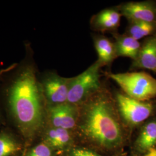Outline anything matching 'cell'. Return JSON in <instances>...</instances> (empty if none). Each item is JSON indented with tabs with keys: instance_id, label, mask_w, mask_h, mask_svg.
Instances as JSON below:
<instances>
[{
	"instance_id": "cell-1",
	"label": "cell",
	"mask_w": 156,
	"mask_h": 156,
	"mask_svg": "<svg viewBox=\"0 0 156 156\" xmlns=\"http://www.w3.org/2000/svg\"><path fill=\"white\" fill-rule=\"evenodd\" d=\"M77 125L87 139L101 147L112 149L123 140V131L114 96L102 87L78 105Z\"/></svg>"
},
{
	"instance_id": "cell-2",
	"label": "cell",
	"mask_w": 156,
	"mask_h": 156,
	"mask_svg": "<svg viewBox=\"0 0 156 156\" xmlns=\"http://www.w3.org/2000/svg\"><path fill=\"white\" fill-rule=\"evenodd\" d=\"M43 92L32 67L18 73L8 90L10 111L18 127L30 136L38 132L44 120Z\"/></svg>"
},
{
	"instance_id": "cell-3",
	"label": "cell",
	"mask_w": 156,
	"mask_h": 156,
	"mask_svg": "<svg viewBox=\"0 0 156 156\" xmlns=\"http://www.w3.org/2000/svg\"><path fill=\"white\" fill-rule=\"evenodd\" d=\"M107 76L133 99L147 102L156 97V79L148 73H109Z\"/></svg>"
},
{
	"instance_id": "cell-4",
	"label": "cell",
	"mask_w": 156,
	"mask_h": 156,
	"mask_svg": "<svg viewBox=\"0 0 156 156\" xmlns=\"http://www.w3.org/2000/svg\"><path fill=\"white\" fill-rule=\"evenodd\" d=\"M101 68L100 64L96 61L83 73L72 78L68 103L79 105L102 87L100 74Z\"/></svg>"
},
{
	"instance_id": "cell-5",
	"label": "cell",
	"mask_w": 156,
	"mask_h": 156,
	"mask_svg": "<svg viewBox=\"0 0 156 156\" xmlns=\"http://www.w3.org/2000/svg\"><path fill=\"white\" fill-rule=\"evenodd\" d=\"M114 97L120 117L129 126L134 127L144 123L154 111L152 103L135 100L123 92L116 93Z\"/></svg>"
},
{
	"instance_id": "cell-6",
	"label": "cell",
	"mask_w": 156,
	"mask_h": 156,
	"mask_svg": "<svg viewBox=\"0 0 156 156\" xmlns=\"http://www.w3.org/2000/svg\"><path fill=\"white\" fill-rule=\"evenodd\" d=\"M71 79L56 73H50L45 76L41 85L44 97L50 106L67 102Z\"/></svg>"
},
{
	"instance_id": "cell-7",
	"label": "cell",
	"mask_w": 156,
	"mask_h": 156,
	"mask_svg": "<svg viewBox=\"0 0 156 156\" xmlns=\"http://www.w3.org/2000/svg\"><path fill=\"white\" fill-rule=\"evenodd\" d=\"M128 22H144L156 24V2L154 1L128 2L117 6Z\"/></svg>"
},
{
	"instance_id": "cell-8",
	"label": "cell",
	"mask_w": 156,
	"mask_h": 156,
	"mask_svg": "<svg viewBox=\"0 0 156 156\" xmlns=\"http://www.w3.org/2000/svg\"><path fill=\"white\" fill-rule=\"evenodd\" d=\"M49 116L55 128L69 130L76 126L79 117V106L68 102L49 106Z\"/></svg>"
},
{
	"instance_id": "cell-9",
	"label": "cell",
	"mask_w": 156,
	"mask_h": 156,
	"mask_svg": "<svg viewBox=\"0 0 156 156\" xmlns=\"http://www.w3.org/2000/svg\"><path fill=\"white\" fill-rule=\"evenodd\" d=\"M122 15L117 6L106 8L91 17V28L101 33L115 31L120 24Z\"/></svg>"
},
{
	"instance_id": "cell-10",
	"label": "cell",
	"mask_w": 156,
	"mask_h": 156,
	"mask_svg": "<svg viewBox=\"0 0 156 156\" xmlns=\"http://www.w3.org/2000/svg\"><path fill=\"white\" fill-rule=\"evenodd\" d=\"M133 69H145L156 73V34L146 38L141 44L136 58L133 61Z\"/></svg>"
},
{
	"instance_id": "cell-11",
	"label": "cell",
	"mask_w": 156,
	"mask_h": 156,
	"mask_svg": "<svg viewBox=\"0 0 156 156\" xmlns=\"http://www.w3.org/2000/svg\"><path fill=\"white\" fill-rule=\"evenodd\" d=\"M95 49L98 55L97 62L101 67L109 66L117 58L115 42L103 35H96L94 37Z\"/></svg>"
},
{
	"instance_id": "cell-12",
	"label": "cell",
	"mask_w": 156,
	"mask_h": 156,
	"mask_svg": "<svg viewBox=\"0 0 156 156\" xmlns=\"http://www.w3.org/2000/svg\"><path fill=\"white\" fill-rule=\"evenodd\" d=\"M117 57H128L134 61L140 52L141 43L128 35L114 34Z\"/></svg>"
},
{
	"instance_id": "cell-13",
	"label": "cell",
	"mask_w": 156,
	"mask_h": 156,
	"mask_svg": "<svg viewBox=\"0 0 156 156\" xmlns=\"http://www.w3.org/2000/svg\"><path fill=\"white\" fill-rule=\"evenodd\" d=\"M156 145V118L145 123L136 140V146L141 152L147 153Z\"/></svg>"
},
{
	"instance_id": "cell-14",
	"label": "cell",
	"mask_w": 156,
	"mask_h": 156,
	"mask_svg": "<svg viewBox=\"0 0 156 156\" xmlns=\"http://www.w3.org/2000/svg\"><path fill=\"white\" fill-rule=\"evenodd\" d=\"M128 22L125 34L138 41L156 33V24L154 23L135 21Z\"/></svg>"
},
{
	"instance_id": "cell-15",
	"label": "cell",
	"mask_w": 156,
	"mask_h": 156,
	"mask_svg": "<svg viewBox=\"0 0 156 156\" xmlns=\"http://www.w3.org/2000/svg\"><path fill=\"white\" fill-rule=\"evenodd\" d=\"M20 149L16 140L8 134H0V156H10Z\"/></svg>"
},
{
	"instance_id": "cell-16",
	"label": "cell",
	"mask_w": 156,
	"mask_h": 156,
	"mask_svg": "<svg viewBox=\"0 0 156 156\" xmlns=\"http://www.w3.org/2000/svg\"><path fill=\"white\" fill-rule=\"evenodd\" d=\"M56 142L55 147L61 148L67 145L70 140L69 130L63 128H56Z\"/></svg>"
},
{
	"instance_id": "cell-17",
	"label": "cell",
	"mask_w": 156,
	"mask_h": 156,
	"mask_svg": "<svg viewBox=\"0 0 156 156\" xmlns=\"http://www.w3.org/2000/svg\"><path fill=\"white\" fill-rule=\"evenodd\" d=\"M27 156H51V151L49 146L41 144L34 147Z\"/></svg>"
},
{
	"instance_id": "cell-18",
	"label": "cell",
	"mask_w": 156,
	"mask_h": 156,
	"mask_svg": "<svg viewBox=\"0 0 156 156\" xmlns=\"http://www.w3.org/2000/svg\"><path fill=\"white\" fill-rule=\"evenodd\" d=\"M73 156H102L94 151L85 149H76L73 150Z\"/></svg>"
},
{
	"instance_id": "cell-19",
	"label": "cell",
	"mask_w": 156,
	"mask_h": 156,
	"mask_svg": "<svg viewBox=\"0 0 156 156\" xmlns=\"http://www.w3.org/2000/svg\"><path fill=\"white\" fill-rule=\"evenodd\" d=\"M145 154L147 156H156V147L151 149Z\"/></svg>"
},
{
	"instance_id": "cell-20",
	"label": "cell",
	"mask_w": 156,
	"mask_h": 156,
	"mask_svg": "<svg viewBox=\"0 0 156 156\" xmlns=\"http://www.w3.org/2000/svg\"><path fill=\"white\" fill-rule=\"evenodd\" d=\"M144 156H146V154H145V155H144Z\"/></svg>"
}]
</instances>
